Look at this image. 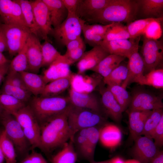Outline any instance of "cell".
I'll list each match as a JSON object with an SVG mask.
<instances>
[{
	"label": "cell",
	"instance_id": "cell-1",
	"mask_svg": "<svg viewBox=\"0 0 163 163\" xmlns=\"http://www.w3.org/2000/svg\"><path fill=\"white\" fill-rule=\"evenodd\" d=\"M69 107L63 112L41 124L40 148L45 152H49L62 146L69 140H72L68 123Z\"/></svg>",
	"mask_w": 163,
	"mask_h": 163
},
{
	"label": "cell",
	"instance_id": "cell-2",
	"mask_svg": "<svg viewBox=\"0 0 163 163\" xmlns=\"http://www.w3.org/2000/svg\"><path fill=\"white\" fill-rule=\"evenodd\" d=\"M138 11L137 0H111L107 5L87 21L103 25L118 22L128 24L134 21Z\"/></svg>",
	"mask_w": 163,
	"mask_h": 163
},
{
	"label": "cell",
	"instance_id": "cell-3",
	"mask_svg": "<svg viewBox=\"0 0 163 163\" xmlns=\"http://www.w3.org/2000/svg\"><path fill=\"white\" fill-rule=\"evenodd\" d=\"M68 96H35L31 100L30 106L38 123L40 124L67 109L70 105Z\"/></svg>",
	"mask_w": 163,
	"mask_h": 163
},
{
	"label": "cell",
	"instance_id": "cell-4",
	"mask_svg": "<svg viewBox=\"0 0 163 163\" xmlns=\"http://www.w3.org/2000/svg\"><path fill=\"white\" fill-rule=\"evenodd\" d=\"M105 120L102 114L92 110L78 107L70 104L68 114V123L73 142L75 134L79 130L97 126Z\"/></svg>",
	"mask_w": 163,
	"mask_h": 163
},
{
	"label": "cell",
	"instance_id": "cell-5",
	"mask_svg": "<svg viewBox=\"0 0 163 163\" xmlns=\"http://www.w3.org/2000/svg\"><path fill=\"white\" fill-rule=\"evenodd\" d=\"M85 23L76 14H68L59 25L53 28L52 34L58 42L66 46L69 41L81 37L82 26Z\"/></svg>",
	"mask_w": 163,
	"mask_h": 163
},
{
	"label": "cell",
	"instance_id": "cell-6",
	"mask_svg": "<svg viewBox=\"0 0 163 163\" xmlns=\"http://www.w3.org/2000/svg\"><path fill=\"white\" fill-rule=\"evenodd\" d=\"M141 55L144 64V73L160 69L163 60V44L161 40L143 36Z\"/></svg>",
	"mask_w": 163,
	"mask_h": 163
},
{
	"label": "cell",
	"instance_id": "cell-7",
	"mask_svg": "<svg viewBox=\"0 0 163 163\" xmlns=\"http://www.w3.org/2000/svg\"><path fill=\"white\" fill-rule=\"evenodd\" d=\"M4 33L10 55L13 56L20 51L32 33L27 27L14 25L1 24Z\"/></svg>",
	"mask_w": 163,
	"mask_h": 163
},
{
	"label": "cell",
	"instance_id": "cell-8",
	"mask_svg": "<svg viewBox=\"0 0 163 163\" xmlns=\"http://www.w3.org/2000/svg\"><path fill=\"white\" fill-rule=\"evenodd\" d=\"M0 119L8 137L18 150L23 153L27 146L23 128L12 115L5 111Z\"/></svg>",
	"mask_w": 163,
	"mask_h": 163
},
{
	"label": "cell",
	"instance_id": "cell-9",
	"mask_svg": "<svg viewBox=\"0 0 163 163\" xmlns=\"http://www.w3.org/2000/svg\"><path fill=\"white\" fill-rule=\"evenodd\" d=\"M162 97L145 91L135 93L131 98L129 110H152L163 107Z\"/></svg>",
	"mask_w": 163,
	"mask_h": 163
},
{
	"label": "cell",
	"instance_id": "cell-10",
	"mask_svg": "<svg viewBox=\"0 0 163 163\" xmlns=\"http://www.w3.org/2000/svg\"><path fill=\"white\" fill-rule=\"evenodd\" d=\"M0 18L3 24L27 27L17 0H0Z\"/></svg>",
	"mask_w": 163,
	"mask_h": 163
},
{
	"label": "cell",
	"instance_id": "cell-11",
	"mask_svg": "<svg viewBox=\"0 0 163 163\" xmlns=\"http://www.w3.org/2000/svg\"><path fill=\"white\" fill-rule=\"evenodd\" d=\"M36 24L39 29L41 38L49 41L48 35L52 34L53 28L48 7L43 0L31 1Z\"/></svg>",
	"mask_w": 163,
	"mask_h": 163
},
{
	"label": "cell",
	"instance_id": "cell-12",
	"mask_svg": "<svg viewBox=\"0 0 163 163\" xmlns=\"http://www.w3.org/2000/svg\"><path fill=\"white\" fill-rule=\"evenodd\" d=\"M134 141L133 155L140 163H148L159 151L153 139L148 136H140Z\"/></svg>",
	"mask_w": 163,
	"mask_h": 163
},
{
	"label": "cell",
	"instance_id": "cell-13",
	"mask_svg": "<svg viewBox=\"0 0 163 163\" xmlns=\"http://www.w3.org/2000/svg\"><path fill=\"white\" fill-rule=\"evenodd\" d=\"M28 62L27 71L37 74L42 67L41 44L39 38L31 33L26 43Z\"/></svg>",
	"mask_w": 163,
	"mask_h": 163
},
{
	"label": "cell",
	"instance_id": "cell-14",
	"mask_svg": "<svg viewBox=\"0 0 163 163\" xmlns=\"http://www.w3.org/2000/svg\"><path fill=\"white\" fill-rule=\"evenodd\" d=\"M140 37L135 39H120L103 41L101 46L109 54H113L129 58L136 49L139 47Z\"/></svg>",
	"mask_w": 163,
	"mask_h": 163
},
{
	"label": "cell",
	"instance_id": "cell-15",
	"mask_svg": "<svg viewBox=\"0 0 163 163\" xmlns=\"http://www.w3.org/2000/svg\"><path fill=\"white\" fill-rule=\"evenodd\" d=\"M73 64L61 55L44 72L43 76L46 84L54 80L70 76V66Z\"/></svg>",
	"mask_w": 163,
	"mask_h": 163
},
{
	"label": "cell",
	"instance_id": "cell-16",
	"mask_svg": "<svg viewBox=\"0 0 163 163\" xmlns=\"http://www.w3.org/2000/svg\"><path fill=\"white\" fill-rule=\"evenodd\" d=\"M68 97L72 105L90 109L102 114L101 104L96 96L92 92H79L70 88L69 91Z\"/></svg>",
	"mask_w": 163,
	"mask_h": 163
},
{
	"label": "cell",
	"instance_id": "cell-17",
	"mask_svg": "<svg viewBox=\"0 0 163 163\" xmlns=\"http://www.w3.org/2000/svg\"><path fill=\"white\" fill-rule=\"evenodd\" d=\"M109 54L100 45L94 46L90 50L85 52L77 64L78 73L82 74L87 70H91Z\"/></svg>",
	"mask_w": 163,
	"mask_h": 163
},
{
	"label": "cell",
	"instance_id": "cell-18",
	"mask_svg": "<svg viewBox=\"0 0 163 163\" xmlns=\"http://www.w3.org/2000/svg\"><path fill=\"white\" fill-rule=\"evenodd\" d=\"M137 48L129 58L127 64V77L121 86L125 88L132 83H137L144 74V64L141 55Z\"/></svg>",
	"mask_w": 163,
	"mask_h": 163
},
{
	"label": "cell",
	"instance_id": "cell-19",
	"mask_svg": "<svg viewBox=\"0 0 163 163\" xmlns=\"http://www.w3.org/2000/svg\"><path fill=\"white\" fill-rule=\"evenodd\" d=\"M100 91L101 96V105L105 113L115 122H120L123 112L120 106L107 87H101Z\"/></svg>",
	"mask_w": 163,
	"mask_h": 163
},
{
	"label": "cell",
	"instance_id": "cell-20",
	"mask_svg": "<svg viewBox=\"0 0 163 163\" xmlns=\"http://www.w3.org/2000/svg\"><path fill=\"white\" fill-rule=\"evenodd\" d=\"M111 0H81L76 15L86 22L101 10Z\"/></svg>",
	"mask_w": 163,
	"mask_h": 163
},
{
	"label": "cell",
	"instance_id": "cell-21",
	"mask_svg": "<svg viewBox=\"0 0 163 163\" xmlns=\"http://www.w3.org/2000/svg\"><path fill=\"white\" fill-rule=\"evenodd\" d=\"M152 111L129 110V129L134 141L142 136L146 120Z\"/></svg>",
	"mask_w": 163,
	"mask_h": 163
},
{
	"label": "cell",
	"instance_id": "cell-22",
	"mask_svg": "<svg viewBox=\"0 0 163 163\" xmlns=\"http://www.w3.org/2000/svg\"><path fill=\"white\" fill-rule=\"evenodd\" d=\"M99 129V140L104 146L113 148L120 143L122 135L119 128L111 124H105Z\"/></svg>",
	"mask_w": 163,
	"mask_h": 163
},
{
	"label": "cell",
	"instance_id": "cell-23",
	"mask_svg": "<svg viewBox=\"0 0 163 163\" xmlns=\"http://www.w3.org/2000/svg\"><path fill=\"white\" fill-rule=\"evenodd\" d=\"M137 1L138 13H140L144 18H163V0H139Z\"/></svg>",
	"mask_w": 163,
	"mask_h": 163
},
{
	"label": "cell",
	"instance_id": "cell-24",
	"mask_svg": "<svg viewBox=\"0 0 163 163\" xmlns=\"http://www.w3.org/2000/svg\"><path fill=\"white\" fill-rule=\"evenodd\" d=\"M46 5L52 26L55 28L67 18L68 12L62 0H43Z\"/></svg>",
	"mask_w": 163,
	"mask_h": 163
},
{
	"label": "cell",
	"instance_id": "cell-25",
	"mask_svg": "<svg viewBox=\"0 0 163 163\" xmlns=\"http://www.w3.org/2000/svg\"><path fill=\"white\" fill-rule=\"evenodd\" d=\"M20 73L28 91L35 96L40 95L46 85L43 75L27 71Z\"/></svg>",
	"mask_w": 163,
	"mask_h": 163
},
{
	"label": "cell",
	"instance_id": "cell-26",
	"mask_svg": "<svg viewBox=\"0 0 163 163\" xmlns=\"http://www.w3.org/2000/svg\"><path fill=\"white\" fill-rule=\"evenodd\" d=\"M125 58L119 55L110 54L102 59L91 70L104 78L108 75Z\"/></svg>",
	"mask_w": 163,
	"mask_h": 163
},
{
	"label": "cell",
	"instance_id": "cell-27",
	"mask_svg": "<svg viewBox=\"0 0 163 163\" xmlns=\"http://www.w3.org/2000/svg\"><path fill=\"white\" fill-rule=\"evenodd\" d=\"M72 75L69 77L54 80L47 84L40 96H57L64 92L71 86Z\"/></svg>",
	"mask_w": 163,
	"mask_h": 163
},
{
	"label": "cell",
	"instance_id": "cell-28",
	"mask_svg": "<svg viewBox=\"0 0 163 163\" xmlns=\"http://www.w3.org/2000/svg\"><path fill=\"white\" fill-rule=\"evenodd\" d=\"M21 8L23 17L27 27L31 33L41 37L39 29L36 24L31 1L17 0Z\"/></svg>",
	"mask_w": 163,
	"mask_h": 163
},
{
	"label": "cell",
	"instance_id": "cell-29",
	"mask_svg": "<svg viewBox=\"0 0 163 163\" xmlns=\"http://www.w3.org/2000/svg\"><path fill=\"white\" fill-rule=\"evenodd\" d=\"M62 146V149L53 157L52 163H75L78 155L73 142L69 140Z\"/></svg>",
	"mask_w": 163,
	"mask_h": 163
},
{
	"label": "cell",
	"instance_id": "cell-30",
	"mask_svg": "<svg viewBox=\"0 0 163 163\" xmlns=\"http://www.w3.org/2000/svg\"><path fill=\"white\" fill-rule=\"evenodd\" d=\"M11 114L23 129L31 126L38 123L30 105L25 106Z\"/></svg>",
	"mask_w": 163,
	"mask_h": 163
},
{
	"label": "cell",
	"instance_id": "cell-31",
	"mask_svg": "<svg viewBox=\"0 0 163 163\" xmlns=\"http://www.w3.org/2000/svg\"><path fill=\"white\" fill-rule=\"evenodd\" d=\"M121 63L108 75L103 78L104 84L107 86L121 85L127 77L128 70L127 64Z\"/></svg>",
	"mask_w": 163,
	"mask_h": 163
},
{
	"label": "cell",
	"instance_id": "cell-32",
	"mask_svg": "<svg viewBox=\"0 0 163 163\" xmlns=\"http://www.w3.org/2000/svg\"><path fill=\"white\" fill-rule=\"evenodd\" d=\"M137 83L142 85L152 86L156 89L163 88V69L162 68L153 70L144 74Z\"/></svg>",
	"mask_w": 163,
	"mask_h": 163
},
{
	"label": "cell",
	"instance_id": "cell-33",
	"mask_svg": "<svg viewBox=\"0 0 163 163\" xmlns=\"http://www.w3.org/2000/svg\"><path fill=\"white\" fill-rule=\"evenodd\" d=\"M130 38L126 26L122 23H114L107 30L104 36L103 41L129 39Z\"/></svg>",
	"mask_w": 163,
	"mask_h": 163
},
{
	"label": "cell",
	"instance_id": "cell-34",
	"mask_svg": "<svg viewBox=\"0 0 163 163\" xmlns=\"http://www.w3.org/2000/svg\"><path fill=\"white\" fill-rule=\"evenodd\" d=\"M0 146L6 163H16L14 145L4 130L0 136Z\"/></svg>",
	"mask_w": 163,
	"mask_h": 163
},
{
	"label": "cell",
	"instance_id": "cell-35",
	"mask_svg": "<svg viewBox=\"0 0 163 163\" xmlns=\"http://www.w3.org/2000/svg\"><path fill=\"white\" fill-rule=\"evenodd\" d=\"M162 108L152 110L146 120L142 135L152 138V134L155 128L163 117Z\"/></svg>",
	"mask_w": 163,
	"mask_h": 163
},
{
	"label": "cell",
	"instance_id": "cell-36",
	"mask_svg": "<svg viewBox=\"0 0 163 163\" xmlns=\"http://www.w3.org/2000/svg\"><path fill=\"white\" fill-rule=\"evenodd\" d=\"M107 88L112 93L123 112L129 107L131 97L126 88L121 86H107Z\"/></svg>",
	"mask_w": 163,
	"mask_h": 163
},
{
	"label": "cell",
	"instance_id": "cell-37",
	"mask_svg": "<svg viewBox=\"0 0 163 163\" xmlns=\"http://www.w3.org/2000/svg\"><path fill=\"white\" fill-rule=\"evenodd\" d=\"M99 129L97 126L88 129L87 153L86 160L90 162L94 161L95 151L99 140Z\"/></svg>",
	"mask_w": 163,
	"mask_h": 163
},
{
	"label": "cell",
	"instance_id": "cell-38",
	"mask_svg": "<svg viewBox=\"0 0 163 163\" xmlns=\"http://www.w3.org/2000/svg\"><path fill=\"white\" fill-rule=\"evenodd\" d=\"M0 102L3 110L11 114L26 106L25 103L9 95L0 94Z\"/></svg>",
	"mask_w": 163,
	"mask_h": 163
},
{
	"label": "cell",
	"instance_id": "cell-39",
	"mask_svg": "<svg viewBox=\"0 0 163 163\" xmlns=\"http://www.w3.org/2000/svg\"><path fill=\"white\" fill-rule=\"evenodd\" d=\"M1 93L11 95L25 103L30 100L31 94L28 91L14 86L5 80Z\"/></svg>",
	"mask_w": 163,
	"mask_h": 163
},
{
	"label": "cell",
	"instance_id": "cell-40",
	"mask_svg": "<svg viewBox=\"0 0 163 163\" xmlns=\"http://www.w3.org/2000/svg\"><path fill=\"white\" fill-rule=\"evenodd\" d=\"M156 18H148L140 19L127 24V28L130 35V39H135L143 35L145 28L149 24Z\"/></svg>",
	"mask_w": 163,
	"mask_h": 163
},
{
	"label": "cell",
	"instance_id": "cell-41",
	"mask_svg": "<svg viewBox=\"0 0 163 163\" xmlns=\"http://www.w3.org/2000/svg\"><path fill=\"white\" fill-rule=\"evenodd\" d=\"M41 51L42 67L49 66L61 55L50 41L47 40L41 44Z\"/></svg>",
	"mask_w": 163,
	"mask_h": 163
},
{
	"label": "cell",
	"instance_id": "cell-42",
	"mask_svg": "<svg viewBox=\"0 0 163 163\" xmlns=\"http://www.w3.org/2000/svg\"><path fill=\"white\" fill-rule=\"evenodd\" d=\"M27 67L28 62L25 43L22 50L17 54L10 63L9 71L20 73L27 71Z\"/></svg>",
	"mask_w": 163,
	"mask_h": 163
},
{
	"label": "cell",
	"instance_id": "cell-43",
	"mask_svg": "<svg viewBox=\"0 0 163 163\" xmlns=\"http://www.w3.org/2000/svg\"><path fill=\"white\" fill-rule=\"evenodd\" d=\"M23 129L25 136L30 144L32 148H40L41 132L39 123Z\"/></svg>",
	"mask_w": 163,
	"mask_h": 163
},
{
	"label": "cell",
	"instance_id": "cell-44",
	"mask_svg": "<svg viewBox=\"0 0 163 163\" xmlns=\"http://www.w3.org/2000/svg\"><path fill=\"white\" fill-rule=\"evenodd\" d=\"M88 129L80 130L75 135L74 143L75 145L80 157L86 160L87 153Z\"/></svg>",
	"mask_w": 163,
	"mask_h": 163
},
{
	"label": "cell",
	"instance_id": "cell-45",
	"mask_svg": "<svg viewBox=\"0 0 163 163\" xmlns=\"http://www.w3.org/2000/svg\"><path fill=\"white\" fill-rule=\"evenodd\" d=\"M163 18H156L150 22L146 27L143 36L154 40H158L162 36V30L161 23Z\"/></svg>",
	"mask_w": 163,
	"mask_h": 163
},
{
	"label": "cell",
	"instance_id": "cell-46",
	"mask_svg": "<svg viewBox=\"0 0 163 163\" xmlns=\"http://www.w3.org/2000/svg\"><path fill=\"white\" fill-rule=\"evenodd\" d=\"M82 33L86 42L93 47L100 45L103 40L104 36L94 34L90 28L89 24L86 23L83 25Z\"/></svg>",
	"mask_w": 163,
	"mask_h": 163
},
{
	"label": "cell",
	"instance_id": "cell-47",
	"mask_svg": "<svg viewBox=\"0 0 163 163\" xmlns=\"http://www.w3.org/2000/svg\"><path fill=\"white\" fill-rule=\"evenodd\" d=\"M5 80L14 86L28 91L19 72L9 71Z\"/></svg>",
	"mask_w": 163,
	"mask_h": 163
},
{
	"label": "cell",
	"instance_id": "cell-48",
	"mask_svg": "<svg viewBox=\"0 0 163 163\" xmlns=\"http://www.w3.org/2000/svg\"><path fill=\"white\" fill-rule=\"evenodd\" d=\"M86 49L85 44L78 48L70 51H66L65 56L73 64L78 62L82 56Z\"/></svg>",
	"mask_w": 163,
	"mask_h": 163
},
{
	"label": "cell",
	"instance_id": "cell-49",
	"mask_svg": "<svg viewBox=\"0 0 163 163\" xmlns=\"http://www.w3.org/2000/svg\"><path fill=\"white\" fill-rule=\"evenodd\" d=\"M154 140V143L158 148L163 145V117L155 128L152 136Z\"/></svg>",
	"mask_w": 163,
	"mask_h": 163
},
{
	"label": "cell",
	"instance_id": "cell-50",
	"mask_svg": "<svg viewBox=\"0 0 163 163\" xmlns=\"http://www.w3.org/2000/svg\"><path fill=\"white\" fill-rule=\"evenodd\" d=\"M20 163H47V162L41 154L32 151L26 156Z\"/></svg>",
	"mask_w": 163,
	"mask_h": 163
},
{
	"label": "cell",
	"instance_id": "cell-51",
	"mask_svg": "<svg viewBox=\"0 0 163 163\" xmlns=\"http://www.w3.org/2000/svg\"><path fill=\"white\" fill-rule=\"evenodd\" d=\"M62 1L68 11V14H76L81 0H62Z\"/></svg>",
	"mask_w": 163,
	"mask_h": 163
},
{
	"label": "cell",
	"instance_id": "cell-52",
	"mask_svg": "<svg viewBox=\"0 0 163 163\" xmlns=\"http://www.w3.org/2000/svg\"><path fill=\"white\" fill-rule=\"evenodd\" d=\"M113 23H114L107 25L100 24H89V26L90 28L94 34L104 36L108 28L112 25Z\"/></svg>",
	"mask_w": 163,
	"mask_h": 163
},
{
	"label": "cell",
	"instance_id": "cell-53",
	"mask_svg": "<svg viewBox=\"0 0 163 163\" xmlns=\"http://www.w3.org/2000/svg\"><path fill=\"white\" fill-rule=\"evenodd\" d=\"M82 38L80 37L69 42L66 45V51H70L76 49L85 44Z\"/></svg>",
	"mask_w": 163,
	"mask_h": 163
},
{
	"label": "cell",
	"instance_id": "cell-54",
	"mask_svg": "<svg viewBox=\"0 0 163 163\" xmlns=\"http://www.w3.org/2000/svg\"><path fill=\"white\" fill-rule=\"evenodd\" d=\"M0 24V52L8 51V46L6 38Z\"/></svg>",
	"mask_w": 163,
	"mask_h": 163
},
{
	"label": "cell",
	"instance_id": "cell-55",
	"mask_svg": "<svg viewBox=\"0 0 163 163\" xmlns=\"http://www.w3.org/2000/svg\"><path fill=\"white\" fill-rule=\"evenodd\" d=\"M9 63L8 62L0 66V85L8 72Z\"/></svg>",
	"mask_w": 163,
	"mask_h": 163
},
{
	"label": "cell",
	"instance_id": "cell-56",
	"mask_svg": "<svg viewBox=\"0 0 163 163\" xmlns=\"http://www.w3.org/2000/svg\"><path fill=\"white\" fill-rule=\"evenodd\" d=\"M148 163H163V152L161 150Z\"/></svg>",
	"mask_w": 163,
	"mask_h": 163
},
{
	"label": "cell",
	"instance_id": "cell-57",
	"mask_svg": "<svg viewBox=\"0 0 163 163\" xmlns=\"http://www.w3.org/2000/svg\"><path fill=\"white\" fill-rule=\"evenodd\" d=\"M110 163H125V161L120 158L117 157L109 159Z\"/></svg>",
	"mask_w": 163,
	"mask_h": 163
},
{
	"label": "cell",
	"instance_id": "cell-58",
	"mask_svg": "<svg viewBox=\"0 0 163 163\" xmlns=\"http://www.w3.org/2000/svg\"><path fill=\"white\" fill-rule=\"evenodd\" d=\"M9 62L2 53L0 52V66L5 63Z\"/></svg>",
	"mask_w": 163,
	"mask_h": 163
},
{
	"label": "cell",
	"instance_id": "cell-59",
	"mask_svg": "<svg viewBox=\"0 0 163 163\" xmlns=\"http://www.w3.org/2000/svg\"><path fill=\"white\" fill-rule=\"evenodd\" d=\"M5 160L4 156L0 146V163H4Z\"/></svg>",
	"mask_w": 163,
	"mask_h": 163
},
{
	"label": "cell",
	"instance_id": "cell-60",
	"mask_svg": "<svg viewBox=\"0 0 163 163\" xmlns=\"http://www.w3.org/2000/svg\"><path fill=\"white\" fill-rule=\"evenodd\" d=\"M125 163H140L138 161L135 160H130L125 161Z\"/></svg>",
	"mask_w": 163,
	"mask_h": 163
},
{
	"label": "cell",
	"instance_id": "cell-61",
	"mask_svg": "<svg viewBox=\"0 0 163 163\" xmlns=\"http://www.w3.org/2000/svg\"><path fill=\"white\" fill-rule=\"evenodd\" d=\"M90 163H109V159L102 161H94L91 162H90Z\"/></svg>",
	"mask_w": 163,
	"mask_h": 163
},
{
	"label": "cell",
	"instance_id": "cell-62",
	"mask_svg": "<svg viewBox=\"0 0 163 163\" xmlns=\"http://www.w3.org/2000/svg\"><path fill=\"white\" fill-rule=\"evenodd\" d=\"M4 112V110L2 108V107L1 106V105L0 102V119H1V116L2 114Z\"/></svg>",
	"mask_w": 163,
	"mask_h": 163
},
{
	"label": "cell",
	"instance_id": "cell-63",
	"mask_svg": "<svg viewBox=\"0 0 163 163\" xmlns=\"http://www.w3.org/2000/svg\"><path fill=\"white\" fill-rule=\"evenodd\" d=\"M2 131H1V130H0V136L1 134V133H2Z\"/></svg>",
	"mask_w": 163,
	"mask_h": 163
},
{
	"label": "cell",
	"instance_id": "cell-64",
	"mask_svg": "<svg viewBox=\"0 0 163 163\" xmlns=\"http://www.w3.org/2000/svg\"><path fill=\"white\" fill-rule=\"evenodd\" d=\"M1 24V23H0V24Z\"/></svg>",
	"mask_w": 163,
	"mask_h": 163
}]
</instances>
